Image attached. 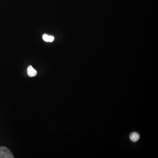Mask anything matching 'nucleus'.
<instances>
[{"label":"nucleus","instance_id":"1","mask_svg":"<svg viewBox=\"0 0 158 158\" xmlns=\"http://www.w3.org/2000/svg\"><path fill=\"white\" fill-rule=\"evenodd\" d=\"M12 152L9 149L4 146L0 147V158H14Z\"/></svg>","mask_w":158,"mask_h":158},{"label":"nucleus","instance_id":"2","mask_svg":"<svg viewBox=\"0 0 158 158\" xmlns=\"http://www.w3.org/2000/svg\"><path fill=\"white\" fill-rule=\"evenodd\" d=\"M27 73L30 77H33L37 74V71L31 65H30L27 69Z\"/></svg>","mask_w":158,"mask_h":158},{"label":"nucleus","instance_id":"3","mask_svg":"<svg viewBox=\"0 0 158 158\" xmlns=\"http://www.w3.org/2000/svg\"><path fill=\"white\" fill-rule=\"evenodd\" d=\"M130 140L133 142L138 141L140 138V135L136 132H133L130 133Z\"/></svg>","mask_w":158,"mask_h":158},{"label":"nucleus","instance_id":"4","mask_svg":"<svg viewBox=\"0 0 158 158\" xmlns=\"http://www.w3.org/2000/svg\"><path fill=\"white\" fill-rule=\"evenodd\" d=\"M42 37L43 40L46 42H52L54 39V37L53 36H50L47 34H43Z\"/></svg>","mask_w":158,"mask_h":158}]
</instances>
